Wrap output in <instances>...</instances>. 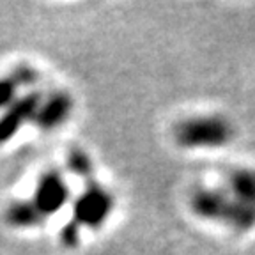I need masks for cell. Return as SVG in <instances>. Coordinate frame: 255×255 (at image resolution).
I'll use <instances>...</instances> for the list:
<instances>
[{
    "label": "cell",
    "instance_id": "cell-1",
    "mask_svg": "<svg viewBox=\"0 0 255 255\" xmlns=\"http://www.w3.org/2000/svg\"><path fill=\"white\" fill-rule=\"evenodd\" d=\"M234 136L232 124L220 116H202L186 119L175 129V140L188 149L222 147Z\"/></svg>",
    "mask_w": 255,
    "mask_h": 255
},
{
    "label": "cell",
    "instance_id": "cell-2",
    "mask_svg": "<svg viewBox=\"0 0 255 255\" xmlns=\"http://www.w3.org/2000/svg\"><path fill=\"white\" fill-rule=\"evenodd\" d=\"M116 200L110 191L96 183H89L85 191L75 200L73 211L75 222L82 223L85 227H100L101 223L114 211Z\"/></svg>",
    "mask_w": 255,
    "mask_h": 255
},
{
    "label": "cell",
    "instance_id": "cell-3",
    "mask_svg": "<svg viewBox=\"0 0 255 255\" xmlns=\"http://www.w3.org/2000/svg\"><path fill=\"white\" fill-rule=\"evenodd\" d=\"M69 199V188L62 175L57 172H46L41 175L37 188L34 191V204L44 216H50L62 209Z\"/></svg>",
    "mask_w": 255,
    "mask_h": 255
},
{
    "label": "cell",
    "instance_id": "cell-4",
    "mask_svg": "<svg viewBox=\"0 0 255 255\" xmlns=\"http://www.w3.org/2000/svg\"><path fill=\"white\" fill-rule=\"evenodd\" d=\"M41 98L39 92H30L23 98H16V101L5 110L0 117V143H5L27 121H34L37 108H39Z\"/></svg>",
    "mask_w": 255,
    "mask_h": 255
},
{
    "label": "cell",
    "instance_id": "cell-5",
    "mask_svg": "<svg viewBox=\"0 0 255 255\" xmlns=\"http://www.w3.org/2000/svg\"><path fill=\"white\" fill-rule=\"evenodd\" d=\"M73 98L68 92L57 91L53 94L46 96L43 101H41L39 108H37L36 116H34V123L44 129V131H50V129H55L62 123L69 119L73 112Z\"/></svg>",
    "mask_w": 255,
    "mask_h": 255
},
{
    "label": "cell",
    "instance_id": "cell-6",
    "mask_svg": "<svg viewBox=\"0 0 255 255\" xmlns=\"http://www.w3.org/2000/svg\"><path fill=\"white\" fill-rule=\"evenodd\" d=\"M229 200H231V195H229L227 191L215 190V188L213 190L211 188H199L191 195V209L200 218L223 222Z\"/></svg>",
    "mask_w": 255,
    "mask_h": 255
},
{
    "label": "cell",
    "instance_id": "cell-7",
    "mask_svg": "<svg viewBox=\"0 0 255 255\" xmlns=\"http://www.w3.org/2000/svg\"><path fill=\"white\" fill-rule=\"evenodd\" d=\"M5 220L16 229H32L44 223L46 216L37 209L34 200H14L5 211Z\"/></svg>",
    "mask_w": 255,
    "mask_h": 255
},
{
    "label": "cell",
    "instance_id": "cell-8",
    "mask_svg": "<svg viewBox=\"0 0 255 255\" xmlns=\"http://www.w3.org/2000/svg\"><path fill=\"white\" fill-rule=\"evenodd\" d=\"M229 195L247 206L255 207V170L239 168L229 174Z\"/></svg>",
    "mask_w": 255,
    "mask_h": 255
},
{
    "label": "cell",
    "instance_id": "cell-9",
    "mask_svg": "<svg viewBox=\"0 0 255 255\" xmlns=\"http://www.w3.org/2000/svg\"><path fill=\"white\" fill-rule=\"evenodd\" d=\"M68 168L69 172H73L78 177H84V179H89L92 175V161L84 151H75L69 152L68 156Z\"/></svg>",
    "mask_w": 255,
    "mask_h": 255
},
{
    "label": "cell",
    "instance_id": "cell-10",
    "mask_svg": "<svg viewBox=\"0 0 255 255\" xmlns=\"http://www.w3.org/2000/svg\"><path fill=\"white\" fill-rule=\"evenodd\" d=\"M11 78L14 80V84L18 87H32L39 80V73L32 66H18L11 73Z\"/></svg>",
    "mask_w": 255,
    "mask_h": 255
},
{
    "label": "cell",
    "instance_id": "cell-11",
    "mask_svg": "<svg viewBox=\"0 0 255 255\" xmlns=\"http://www.w3.org/2000/svg\"><path fill=\"white\" fill-rule=\"evenodd\" d=\"M16 92H18V85L11 76L0 78V108L11 107L16 101Z\"/></svg>",
    "mask_w": 255,
    "mask_h": 255
},
{
    "label": "cell",
    "instance_id": "cell-12",
    "mask_svg": "<svg viewBox=\"0 0 255 255\" xmlns=\"http://www.w3.org/2000/svg\"><path fill=\"white\" fill-rule=\"evenodd\" d=\"M62 241L66 247H76L80 241V227L76 222H69L62 231Z\"/></svg>",
    "mask_w": 255,
    "mask_h": 255
}]
</instances>
